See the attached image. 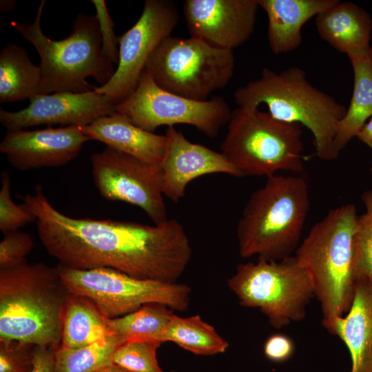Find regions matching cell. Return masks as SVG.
<instances>
[{"mask_svg": "<svg viewBox=\"0 0 372 372\" xmlns=\"http://www.w3.org/2000/svg\"><path fill=\"white\" fill-rule=\"evenodd\" d=\"M19 198L35 216L47 252L65 267L110 268L140 279L175 283L191 260L189 239L176 219L149 225L72 218L55 209L40 185Z\"/></svg>", "mask_w": 372, "mask_h": 372, "instance_id": "6da1fadb", "label": "cell"}, {"mask_svg": "<svg viewBox=\"0 0 372 372\" xmlns=\"http://www.w3.org/2000/svg\"><path fill=\"white\" fill-rule=\"evenodd\" d=\"M70 293L56 267L26 261L0 270V342L56 349Z\"/></svg>", "mask_w": 372, "mask_h": 372, "instance_id": "7a4b0ae2", "label": "cell"}, {"mask_svg": "<svg viewBox=\"0 0 372 372\" xmlns=\"http://www.w3.org/2000/svg\"><path fill=\"white\" fill-rule=\"evenodd\" d=\"M310 207L309 188L300 175L275 174L249 196L236 227L241 257L281 260L300 245Z\"/></svg>", "mask_w": 372, "mask_h": 372, "instance_id": "3957f363", "label": "cell"}, {"mask_svg": "<svg viewBox=\"0 0 372 372\" xmlns=\"http://www.w3.org/2000/svg\"><path fill=\"white\" fill-rule=\"evenodd\" d=\"M234 98L239 107L265 104L273 118L307 127L320 159L338 156L334 141L347 108L311 84L303 69L293 66L277 72L264 68L258 79L237 88Z\"/></svg>", "mask_w": 372, "mask_h": 372, "instance_id": "277c9868", "label": "cell"}, {"mask_svg": "<svg viewBox=\"0 0 372 372\" xmlns=\"http://www.w3.org/2000/svg\"><path fill=\"white\" fill-rule=\"evenodd\" d=\"M357 218L352 204L331 209L311 228L295 251L320 302L322 325L332 335L335 319L349 311L354 298L353 236Z\"/></svg>", "mask_w": 372, "mask_h": 372, "instance_id": "5b68a950", "label": "cell"}, {"mask_svg": "<svg viewBox=\"0 0 372 372\" xmlns=\"http://www.w3.org/2000/svg\"><path fill=\"white\" fill-rule=\"evenodd\" d=\"M45 3V0L41 1L32 23H11L34 45L40 56L37 94L92 91L95 86L87 81L89 77L94 78L101 85L107 83L116 69L102 50L95 14H79L72 33L64 39L55 41L44 34L41 28Z\"/></svg>", "mask_w": 372, "mask_h": 372, "instance_id": "8992f818", "label": "cell"}, {"mask_svg": "<svg viewBox=\"0 0 372 372\" xmlns=\"http://www.w3.org/2000/svg\"><path fill=\"white\" fill-rule=\"evenodd\" d=\"M302 125L273 118L258 108L239 107L231 112L220 152L245 176H266L280 171H302Z\"/></svg>", "mask_w": 372, "mask_h": 372, "instance_id": "52a82bcc", "label": "cell"}, {"mask_svg": "<svg viewBox=\"0 0 372 372\" xmlns=\"http://www.w3.org/2000/svg\"><path fill=\"white\" fill-rule=\"evenodd\" d=\"M227 284L241 306L258 309L276 329L304 320L315 296L311 277L295 256L240 264Z\"/></svg>", "mask_w": 372, "mask_h": 372, "instance_id": "ba28073f", "label": "cell"}, {"mask_svg": "<svg viewBox=\"0 0 372 372\" xmlns=\"http://www.w3.org/2000/svg\"><path fill=\"white\" fill-rule=\"evenodd\" d=\"M233 50L198 39H164L148 59L145 70L161 88L181 96L206 101L225 87L234 74Z\"/></svg>", "mask_w": 372, "mask_h": 372, "instance_id": "9c48e42d", "label": "cell"}, {"mask_svg": "<svg viewBox=\"0 0 372 372\" xmlns=\"http://www.w3.org/2000/svg\"><path fill=\"white\" fill-rule=\"evenodd\" d=\"M59 273L71 293L85 296L112 319L130 313L149 303H161L173 311L188 309L191 288L132 277L110 268L76 269L60 264Z\"/></svg>", "mask_w": 372, "mask_h": 372, "instance_id": "30bf717a", "label": "cell"}, {"mask_svg": "<svg viewBox=\"0 0 372 372\" xmlns=\"http://www.w3.org/2000/svg\"><path fill=\"white\" fill-rule=\"evenodd\" d=\"M134 125L153 132L162 125H192L205 136L216 137L231 112L220 96L206 101L187 99L159 87L144 70L134 90L115 105Z\"/></svg>", "mask_w": 372, "mask_h": 372, "instance_id": "8fae6325", "label": "cell"}, {"mask_svg": "<svg viewBox=\"0 0 372 372\" xmlns=\"http://www.w3.org/2000/svg\"><path fill=\"white\" fill-rule=\"evenodd\" d=\"M179 13L175 3L147 0L138 21L118 37V63L111 79L95 86L114 105L136 88L146 63L159 43L176 28Z\"/></svg>", "mask_w": 372, "mask_h": 372, "instance_id": "7c38bea8", "label": "cell"}, {"mask_svg": "<svg viewBox=\"0 0 372 372\" xmlns=\"http://www.w3.org/2000/svg\"><path fill=\"white\" fill-rule=\"evenodd\" d=\"M96 187L104 198L141 208L154 224L167 218L158 166L107 147L91 158Z\"/></svg>", "mask_w": 372, "mask_h": 372, "instance_id": "4fadbf2b", "label": "cell"}, {"mask_svg": "<svg viewBox=\"0 0 372 372\" xmlns=\"http://www.w3.org/2000/svg\"><path fill=\"white\" fill-rule=\"evenodd\" d=\"M259 8L258 0H186L183 10L192 37L233 50L251 36Z\"/></svg>", "mask_w": 372, "mask_h": 372, "instance_id": "5bb4252c", "label": "cell"}, {"mask_svg": "<svg viewBox=\"0 0 372 372\" xmlns=\"http://www.w3.org/2000/svg\"><path fill=\"white\" fill-rule=\"evenodd\" d=\"M19 111L0 110V122L8 131L40 125L85 126L115 113V105L94 90L83 93L35 94Z\"/></svg>", "mask_w": 372, "mask_h": 372, "instance_id": "9a60e30c", "label": "cell"}, {"mask_svg": "<svg viewBox=\"0 0 372 372\" xmlns=\"http://www.w3.org/2000/svg\"><path fill=\"white\" fill-rule=\"evenodd\" d=\"M89 140L77 125L17 130L7 132L0 151L13 167L27 171L66 165L78 156Z\"/></svg>", "mask_w": 372, "mask_h": 372, "instance_id": "2e32d148", "label": "cell"}, {"mask_svg": "<svg viewBox=\"0 0 372 372\" xmlns=\"http://www.w3.org/2000/svg\"><path fill=\"white\" fill-rule=\"evenodd\" d=\"M166 145L158 165L164 196L173 203L185 196L187 185L194 179L211 174L240 177L221 152L188 140L174 127L165 132Z\"/></svg>", "mask_w": 372, "mask_h": 372, "instance_id": "e0dca14e", "label": "cell"}, {"mask_svg": "<svg viewBox=\"0 0 372 372\" xmlns=\"http://www.w3.org/2000/svg\"><path fill=\"white\" fill-rule=\"evenodd\" d=\"M81 128L90 140L101 141L108 147L147 164L158 166L162 161L166 145L165 135L146 131L121 113L116 112L101 117Z\"/></svg>", "mask_w": 372, "mask_h": 372, "instance_id": "ac0fdd59", "label": "cell"}, {"mask_svg": "<svg viewBox=\"0 0 372 372\" xmlns=\"http://www.w3.org/2000/svg\"><path fill=\"white\" fill-rule=\"evenodd\" d=\"M333 335L349 351L351 372H372V276L357 279L351 308L335 319Z\"/></svg>", "mask_w": 372, "mask_h": 372, "instance_id": "d6986e66", "label": "cell"}, {"mask_svg": "<svg viewBox=\"0 0 372 372\" xmlns=\"http://www.w3.org/2000/svg\"><path fill=\"white\" fill-rule=\"evenodd\" d=\"M268 18L267 39L275 54L289 52L302 43V28L339 0H258Z\"/></svg>", "mask_w": 372, "mask_h": 372, "instance_id": "ffe728a7", "label": "cell"}, {"mask_svg": "<svg viewBox=\"0 0 372 372\" xmlns=\"http://www.w3.org/2000/svg\"><path fill=\"white\" fill-rule=\"evenodd\" d=\"M320 37L347 56L371 48L372 19L362 8L352 2H341L316 17Z\"/></svg>", "mask_w": 372, "mask_h": 372, "instance_id": "44dd1931", "label": "cell"}, {"mask_svg": "<svg viewBox=\"0 0 372 372\" xmlns=\"http://www.w3.org/2000/svg\"><path fill=\"white\" fill-rule=\"evenodd\" d=\"M353 71V90L339 124L334 145L340 153L372 116V48L348 56Z\"/></svg>", "mask_w": 372, "mask_h": 372, "instance_id": "7402d4cb", "label": "cell"}, {"mask_svg": "<svg viewBox=\"0 0 372 372\" xmlns=\"http://www.w3.org/2000/svg\"><path fill=\"white\" fill-rule=\"evenodd\" d=\"M113 335L110 318L87 298L70 292L63 309L59 347H80Z\"/></svg>", "mask_w": 372, "mask_h": 372, "instance_id": "603a6c76", "label": "cell"}, {"mask_svg": "<svg viewBox=\"0 0 372 372\" xmlns=\"http://www.w3.org/2000/svg\"><path fill=\"white\" fill-rule=\"evenodd\" d=\"M40 76L39 66L31 62L24 48L6 45L0 53V103L30 99L37 94Z\"/></svg>", "mask_w": 372, "mask_h": 372, "instance_id": "cb8c5ba5", "label": "cell"}, {"mask_svg": "<svg viewBox=\"0 0 372 372\" xmlns=\"http://www.w3.org/2000/svg\"><path fill=\"white\" fill-rule=\"evenodd\" d=\"M174 311L161 303L146 304L126 315L110 319V325L121 344L133 341L164 342L167 325Z\"/></svg>", "mask_w": 372, "mask_h": 372, "instance_id": "d4e9b609", "label": "cell"}, {"mask_svg": "<svg viewBox=\"0 0 372 372\" xmlns=\"http://www.w3.org/2000/svg\"><path fill=\"white\" fill-rule=\"evenodd\" d=\"M172 342L194 354L214 355L225 353L229 342L199 315L174 314L164 333V342Z\"/></svg>", "mask_w": 372, "mask_h": 372, "instance_id": "484cf974", "label": "cell"}, {"mask_svg": "<svg viewBox=\"0 0 372 372\" xmlns=\"http://www.w3.org/2000/svg\"><path fill=\"white\" fill-rule=\"evenodd\" d=\"M121 345L115 335L76 348L57 347L54 351V372H94L112 362Z\"/></svg>", "mask_w": 372, "mask_h": 372, "instance_id": "4316f807", "label": "cell"}, {"mask_svg": "<svg viewBox=\"0 0 372 372\" xmlns=\"http://www.w3.org/2000/svg\"><path fill=\"white\" fill-rule=\"evenodd\" d=\"M361 199L366 211L358 216L353 236L356 281L360 277L372 276V191L364 192Z\"/></svg>", "mask_w": 372, "mask_h": 372, "instance_id": "83f0119b", "label": "cell"}, {"mask_svg": "<svg viewBox=\"0 0 372 372\" xmlns=\"http://www.w3.org/2000/svg\"><path fill=\"white\" fill-rule=\"evenodd\" d=\"M161 344L149 341L126 342L116 350L112 362L131 372H165L156 356Z\"/></svg>", "mask_w": 372, "mask_h": 372, "instance_id": "f1b7e54d", "label": "cell"}, {"mask_svg": "<svg viewBox=\"0 0 372 372\" xmlns=\"http://www.w3.org/2000/svg\"><path fill=\"white\" fill-rule=\"evenodd\" d=\"M0 189V230L3 233L17 231L36 217L21 205H17L11 198V180L9 174L3 170L1 174Z\"/></svg>", "mask_w": 372, "mask_h": 372, "instance_id": "f546056e", "label": "cell"}, {"mask_svg": "<svg viewBox=\"0 0 372 372\" xmlns=\"http://www.w3.org/2000/svg\"><path fill=\"white\" fill-rule=\"evenodd\" d=\"M0 242V270L17 267L26 262V256L34 247L32 237L17 231L3 234Z\"/></svg>", "mask_w": 372, "mask_h": 372, "instance_id": "4dcf8cb0", "label": "cell"}, {"mask_svg": "<svg viewBox=\"0 0 372 372\" xmlns=\"http://www.w3.org/2000/svg\"><path fill=\"white\" fill-rule=\"evenodd\" d=\"M35 347L14 340L0 342V372H31Z\"/></svg>", "mask_w": 372, "mask_h": 372, "instance_id": "1f68e13d", "label": "cell"}, {"mask_svg": "<svg viewBox=\"0 0 372 372\" xmlns=\"http://www.w3.org/2000/svg\"><path fill=\"white\" fill-rule=\"evenodd\" d=\"M96 10L101 37L102 50L105 55L114 63H118V37L114 32V23L111 19L103 0H92Z\"/></svg>", "mask_w": 372, "mask_h": 372, "instance_id": "d6a6232c", "label": "cell"}, {"mask_svg": "<svg viewBox=\"0 0 372 372\" xmlns=\"http://www.w3.org/2000/svg\"><path fill=\"white\" fill-rule=\"evenodd\" d=\"M294 351L293 340L287 335L275 333L264 344V353L271 361L282 362L289 359Z\"/></svg>", "mask_w": 372, "mask_h": 372, "instance_id": "836d02e7", "label": "cell"}, {"mask_svg": "<svg viewBox=\"0 0 372 372\" xmlns=\"http://www.w3.org/2000/svg\"><path fill=\"white\" fill-rule=\"evenodd\" d=\"M55 349L36 346L31 372H54Z\"/></svg>", "mask_w": 372, "mask_h": 372, "instance_id": "e575fe53", "label": "cell"}, {"mask_svg": "<svg viewBox=\"0 0 372 372\" xmlns=\"http://www.w3.org/2000/svg\"><path fill=\"white\" fill-rule=\"evenodd\" d=\"M356 137L372 149V116L358 132Z\"/></svg>", "mask_w": 372, "mask_h": 372, "instance_id": "d590c367", "label": "cell"}, {"mask_svg": "<svg viewBox=\"0 0 372 372\" xmlns=\"http://www.w3.org/2000/svg\"><path fill=\"white\" fill-rule=\"evenodd\" d=\"M94 372H131L114 363L103 366Z\"/></svg>", "mask_w": 372, "mask_h": 372, "instance_id": "8d00e7d4", "label": "cell"}, {"mask_svg": "<svg viewBox=\"0 0 372 372\" xmlns=\"http://www.w3.org/2000/svg\"><path fill=\"white\" fill-rule=\"evenodd\" d=\"M16 6V1L13 0H3L0 3L1 12H8L12 10Z\"/></svg>", "mask_w": 372, "mask_h": 372, "instance_id": "74e56055", "label": "cell"}, {"mask_svg": "<svg viewBox=\"0 0 372 372\" xmlns=\"http://www.w3.org/2000/svg\"><path fill=\"white\" fill-rule=\"evenodd\" d=\"M371 172H372V166H371Z\"/></svg>", "mask_w": 372, "mask_h": 372, "instance_id": "f35d334b", "label": "cell"}, {"mask_svg": "<svg viewBox=\"0 0 372 372\" xmlns=\"http://www.w3.org/2000/svg\"><path fill=\"white\" fill-rule=\"evenodd\" d=\"M171 372H175V371H171Z\"/></svg>", "mask_w": 372, "mask_h": 372, "instance_id": "ab89813d", "label": "cell"}]
</instances>
